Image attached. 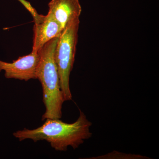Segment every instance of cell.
<instances>
[{"instance_id": "cell-8", "label": "cell", "mask_w": 159, "mask_h": 159, "mask_svg": "<svg viewBox=\"0 0 159 159\" xmlns=\"http://www.w3.org/2000/svg\"><path fill=\"white\" fill-rule=\"evenodd\" d=\"M118 154L119 155V152H118ZM119 155H121V156L119 157V156H117V155L115 154V153H112L111 152V153H109L108 154L105 155L101 156L98 157H104L103 158H116V157H124V158L126 159L127 157L128 159H130L131 157L132 159H133L134 158L135 159L137 158V157L139 158H140V157H143L141 156L136 155L134 154H124L121 153L119 154Z\"/></svg>"}, {"instance_id": "cell-7", "label": "cell", "mask_w": 159, "mask_h": 159, "mask_svg": "<svg viewBox=\"0 0 159 159\" xmlns=\"http://www.w3.org/2000/svg\"><path fill=\"white\" fill-rule=\"evenodd\" d=\"M18 1L21 3L23 6H25V8L31 13L33 17V20H34V24H39L44 19L45 16L39 14L36 9L31 6L29 2L26 1V0H18Z\"/></svg>"}, {"instance_id": "cell-1", "label": "cell", "mask_w": 159, "mask_h": 159, "mask_svg": "<svg viewBox=\"0 0 159 159\" xmlns=\"http://www.w3.org/2000/svg\"><path fill=\"white\" fill-rule=\"evenodd\" d=\"M45 120L44 123L38 128H25L15 132L13 136L20 142L27 139L34 142L46 141L55 150L66 151L69 146L74 149L78 148L93 134L90 131L92 123L80 110L78 119L73 123H66L57 119Z\"/></svg>"}, {"instance_id": "cell-4", "label": "cell", "mask_w": 159, "mask_h": 159, "mask_svg": "<svg viewBox=\"0 0 159 159\" xmlns=\"http://www.w3.org/2000/svg\"><path fill=\"white\" fill-rule=\"evenodd\" d=\"M40 56L39 52L20 57L11 62L0 60V72L5 71V76L8 79L28 81L36 79V70Z\"/></svg>"}, {"instance_id": "cell-3", "label": "cell", "mask_w": 159, "mask_h": 159, "mask_svg": "<svg viewBox=\"0 0 159 159\" xmlns=\"http://www.w3.org/2000/svg\"><path fill=\"white\" fill-rule=\"evenodd\" d=\"M79 19L71 21L63 30L54 51V59L59 74L61 89L65 101L72 99L70 78L75 61L80 23Z\"/></svg>"}, {"instance_id": "cell-5", "label": "cell", "mask_w": 159, "mask_h": 159, "mask_svg": "<svg viewBox=\"0 0 159 159\" xmlns=\"http://www.w3.org/2000/svg\"><path fill=\"white\" fill-rule=\"evenodd\" d=\"M48 14L64 29L71 21L80 18L82 8L79 0H51Z\"/></svg>"}, {"instance_id": "cell-6", "label": "cell", "mask_w": 159, "mask_h": 159, "mask_svg": "<svg viewBox=\"0 0 159 159\" xmlns=\"http://www.w3.org/2000/svg\"><path fill=\"white\" fill-rule=\"evenodd\" d=\"M63 30L60 25L47 14L44 19L38 24H34L33 28V46L31 52L38 53L49 41L59 37Z\"/></svg>"}, {"instance_id": "cell-2", "label": "cell", "mask_w": 159, "mask_h": 159, "mask_svg": "<svg viewBox=\"0 0 159 159\" xmlns=\"http://www.w3.org/2000/svg\"><path fill=\"white\" fill-rule=\"evenodd\" d=\"M58 37L46 43L39 51L40 59L36 76L42 86L43 102L46 107L42 118L43 121L47 119H61L63 103L65 101L54 59V51Z\"/></svg>"}]
</instances>
